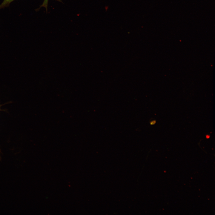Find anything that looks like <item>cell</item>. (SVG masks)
<instances>
[{
  "instance_id": "6da1fadb",
  "label": "cell",
  "mask_w": 215,
  "mask_h": 215,
  "mask_svg": "<svg viewBox=\"0 0 215 215\" xmlns=\"http://www.w3.org/2000/svg\"><path fill=\"white\" fill-rule=\"evenodd\" d=\"M13 0H4L2 4L0 5V8L4 6Z\"/></svg>"
},
{
  "instance_id": "7a4b0ae2",
  "label": "cell",
  "mask_w": 215,
  "mask_h": 215,
  "mask_svg": "<svg viewBox=\"0 0 215 215\" xmlns=\"http://www.w3.org/2000/svg\"><path fill=\"white\" fill-rule=\"evenodd\" d=\"M156 121L155 120H152V121L150 122V125H154L156 123Z\"/></svg>"
},
{
  "instance_id": "3957f363",
  "label": "cell",
  "mask_w": 215,
  "mask_h": 215,
  "mask_svg": "<svg viewBox=\"0 0 215 215\" xmlns=\"http://www.w3.org/2000/svg\"><path fill=\"white\" fill-rule=\"evenodd\" d=\"M206 137L207 139H209L210 137V136L209 135H207L206 136Z\"/></svg>"
}]
</instances>
